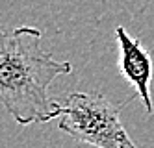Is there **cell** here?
<instances>
[{
    "instance_id": "cell-2",
    "label": "cell",
    "mask_w": 154,
    "mask_h": 148,
    "mask_svg": "<svg viewBox=\"0 0 154 148\" xmlns=\"http://www.w3.org/2000/svg\"><path fill=\"white\" fill-rule=\"evenodd\" d=\"M125 104H113L100 93H71L61 104L58 128L95 148H136L119 119Z\"/></svg>"
},
{
    "instance_id": "cell-3",
    "label": "cell",
    "mask_w": 154,
    "mask_h": 148,
    "mask_svg": "<svg viewBox=\"0 0 154 148\" xmlns=\"http://www.w3.org/2000/svg\"><path fill=\"white\" fill-rule=\"evenodd\" d=\"M119 44V69L126 82L136 89V95L141 98L147 113H152L150 80H152V59L147 48L139 39H134L130 33L119 26L115 30Z\"/></svg>"
},
{
    "instance_id": "cell-1",
    "label": "cell",
    "mask_w": 154,
    "mask_h": 148,
    "mask_svg": "<svg viewBox=\"0 0 154 148\" xmlns=\"http://www.w3.org/2000/svg\"><path fill=\"white\" fill-rule=\"evenodd\" d=\"M72 65L41 47V32L32 26L0 30V104L28 126L61 117V104L48 96L50 83Z\"/></svg>"
}]
</instances>
